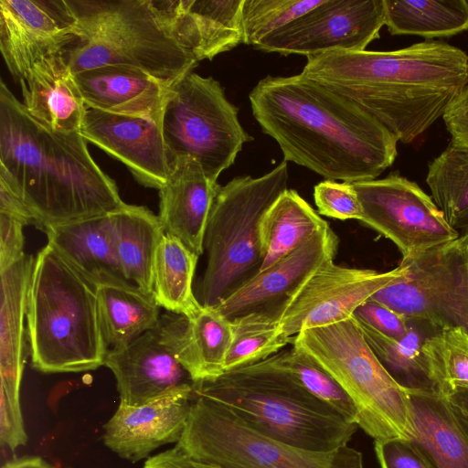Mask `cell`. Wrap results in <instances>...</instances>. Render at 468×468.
Returning <instances> with one entry per match:
<instances>
[{"mask_svg": "<svg viewBox=\"0 0 468 468\" xmlns=\"http://www.w3.org/2000/svg\"><path fill=\"white\" fill-rule=\"evenodd\" d=\"M231 323L233 339L227 355L225 372L265 360L293 340L279 332L277 321L264 316L250 314Z\"/></svg>", "mask_w": 468, "mask_h": 468, "instance_id": "obj_37", "label": "cell"}, {"mask_svg": "<svg viewBox=\"0 0 468 468\" xmlns=\"http://www.w3.org/2000/svg\"><path fill=\"white\" fill-rule=\"evenodd\" d=\"M26 319L33 367L43 373L94 370L104 365L96 289L47 244L31 272Z\"/></svg>", "mask_w": 468, "mask_h": 468, "instance_id": "obj_6", "label": "cell"}, {"mask_svg": "<svg viewBox=\"0 0 468 468\" xmlns=\"http://www.w3.org/2000/svg\"><path fill=\"white\" fill-rule=\"evenodd\" d=\"M292 344L342 387L356 409L358 427L367 435L375 441L412 437L409 392L378 358L354 316L305 329Z\"/></svg>", "mask_w": 468, "mask_h": 468, "instance_id": "obj_8", "label": "cell"}, {"mask_svg": "<svg viewBox=\"0 0 468 468\" xmlns=\"http://www.w3.org/2000/svg\"><path fill=\"white\" fill-rule=\"evenodd\" d=\"M302 75L342 95L410 144L442 118L468 84V55L442 40L389 51L307 58Z\"/></svg>", "mask_w": 468, "mask_h": 468, "instance_id": "obj_2", "label": "cell"}, {"mask_svg": "<svg viewBox=\"0 0 468 468\" xmlns=\"http://www.w3.org/2000/svg\"><path fill=\"white\" fill-rule=\"evenodd\" d=\"M380 468H430L417 449L407 440L375 441Z\"/></svg>", "mask_w": 468, "mask_h": 468, "instance_id": "obj_41", "label": "cell"}, {"mask_svg": "<svg viewBox=\"0 0 468 468\" xmlns=\"http://www.w3.org/2000/svg\"><path fill=\"white\" fill-rule=\"evenodd\" d=\"M422 352L437 394L468 389V333L462 327L436 330L423 343Z\"/></svg>", "mask_w": 468, "mask_h": 468, "instance_id": "obj_35", "label": "cell"}, {"mask_svg": "<svg viewBox=\"0 0 468 468\" xmlns=\"http://www.w3.org/2000/svg\"><path fill=\"white\" fill-rule=\"evenodd\" d=\"M269 361L290 375L304 389L338 412L346 420L357 424L356 409L342 387L315 361L294 348L281 350Z\"/></svg>", "mask_w": 468, "mask_h": 468, "instance_id": "obj_36", "label": "cell"}, {"mask_svg": "<svg viewBox=\"0 0 468 468\" xmlns=\"http://www.w3.org/2000/svg\"><path fill=\"white\" fill-rule=\"evenodd\" d=\"M80 133L117 159L143 186L160 189L171 174L161 118L86 108Z\"/></svg>", "mask_w": 468, "mask_h": 468, "instance_id": "obj_17", "label": "cell"}, {"mask_svg": "<svg viewBox=\"0 0 468 468\" xmlns=\"http://www.w3.org/2000/svg\"><path fill=\"white\" fill-rule=\"evenodd\" d=\"M78 42L72 72L102 66L141 69L171 88L198 63L177 40L155 0H65Z\"/></svg>", "mask_w": 468, "mask_h": 468, "instance_id": "obj_5", "label": "cell"}, {"mask_svg": "<svg viewBox=\"0 0 468 468\" xmlns=\"http://www.w3.org/2000/svg\"><path fill=\"white\" fill-rule=\"evenodd\" d=\"M2 468H62L55 466L39 456L15 458L6 462Z\"/></svg>", "mask_w": 468, "mask_h": 468, "instance_id": "obj_46", "label": "cell"}, {"mask_svg": "<svg viewBox=\"0 0 468 468\" xmlns=\"http://www.w3.org/2000/svg\"><path fill=\"white\" fill-rule=\"evenodd\" d=\"M101 330L108 349L122 348L160 322L159 305L151 294L129 282L96 289Z\"/></svg>", "mask_w": 468, "mask_h": 468, "instance_id": "obj_29", "label": "cell"}, {"mask_svg": "<svg viewBox=\"0 0 468 468\" xmlns=\"http://www.w3.org/2000/svg\"><path fill=\"white\" fill-rule=\"evenodd\" d=\"M35 259L25 255L1 270L0 407L21 410L20 384L24 366V325L27 298Z\"/></svg>", "mask_w": 468, "mask_h": 468, "instance_id": "obj_26", "label": "cell"}, {"mask_svg": "<svg viewBox=\"0 0 468 468\" xmlns=\"http://www.w3.org/2000/svg\"><path fill=\"white\" fill-rule=\"evenodd\" d=\"M444 397L458 424L468 437V389H455Z\"/></svg>", "mask_w": 468, "mask_h": 468, "instance_id": "obj_45", "label": "cell"}, {"mask_svg": "<svg viewBox=\"0 0 468 468\" xmlns=\"http://www.w3.org/2000/svg\"><path fill=\"white\" fill-rule=\"evenodd\" d=\"M261 131L283 161L329 180L377 179L397 157L398 138L349 99L301 73L267 76L249 94Z\"/></svg>", "mask_w": 468, "mask_h": 468, "instance_id": "obj_1", "label": "cell"}, {"mask_svg": "<svg viewBox=\"0 0 468 468\" xmlns=\"http://www.w3.org/2000/svg\"><path fill=\"white\" fill-rule=\"evenodd\" d=\"M176 446L194 460L223 468H364L362 453L348 445L331 452L301 449L255 430L228 407L197 395Z\"/></svg>", "mask_w": 468, "mask_h": 468, "instance_id": "obj_9", "label": "cell"}, {"mask_svg": "<svg viewBox=\"0 0 468 468\" xmlns=\"http://www.w3.org/2000/svg\"><path fill=\"white\" fill-rule=\"evenodd\" d=\"M288 179L282 161L261 176H236L219 186L204 238L207 262L197 294L202 306H218L260 272L264 261L261 223L288 188Z\"/></svg>", "mask_w": 468, "mask_h": 468, "instance_id": "obj_7", "label": "cell"}, {"mask_svg": "<svg viewBox=\"0 0 468 468\" xmlns=\"http://www.w3.org/2000/svg\"><path fill=\"white\" fill-rule=\"evenodd\" d=\"M314 199L319 215L340 220L363 218V210L353 184L325 179L314 186Z\"/></svg>", "mask_w": 468, "mask_h": 468, "instance_id": "obj_39", "label": "cell"}, {"mask_svg": "<svg viewBox=\"0 0 468 468\" xmlns=\"http://www.w3.org/2000/svg\"><path fill=\"white\" fill-rule=\"evenodd\" d=\"M338 245L337 235L329 225L324 226L214 308L230 322L250 314L278 322L303 283L334 261Z\"/></svg>", "mask_w": 468, "mask_h": 468, "instance_id": "obj_15", "label": "cell"}, {"mask_svg": "<svg viewBox=\"0 0 468 468\" xmlns=\"http://www.w3.org/2000/svg\"><path fill=\"white\" fill-rule=\"evenodd\" d=\"M238 112L218 80L194 72L184 76L170 88L161 118L170 165L190 156L217 182L244 144L253 140Z\"/></svg>", "mask_w": 468, "mask_h": 468, "instance_id": "obj_10", "label": "cell"}, {"mask_svg": "<svg viewBox=\"0 0 468 468\" xmlns=\"http://www.w3.org/2000/svg\"><path fill=\"white\" fill-rule=\"evenodd\" d=\"M413 434L409 441L430 468H468V437L444 396L408 391Z\"/></svg>", "mask_w": 468, "mask_h": 468, "instance_id": "obj_27", "label": "cell"}, {"mask_svg": "<svg viewBox=\"0 0 468 468\" xmlns=\"http://www.w3.org/2000/svg\"><path fill=\"white\" fill-rule=\"evenodd\" d=\"M352 184L363 210L360 222L392 241L402 261L416 259L461 236L432 197L398 172Z\"/></svg>", "mask_w": 468, "mask_h": 468, "instance_id": "obj_12", "label": "cell"}, {"mask_svg": "<svg viewBox=\"0 0 468 468\" xmlns=\"http://www.w3.org/2000/svg\"><path fill=\"white\" fill-rule=\"evenodd\" d=\"M356 319L373 352L401 387L408 391L437 394L430 377L422 346L426 338L438 329L426 322L410 320L407 334L396 339L381 334L362 320Z\"/></svg>", "mask_w": 468, "mask_h": 468, "instance_id": "obj_30", "label": "cell"}, {"mask_svg": "<svg viewBox=\"0 0 468 468\" xmlns=\"http://www.w3.org/2000/svg\"><path fill=\"white\" fill-rule=\"evenodd\" d=\"M451 143L468 149V84L452 101L442 116Z\"/></svg>", "mask_w": 468, "mask_h": 468, "instance_id": "obj_43", "label": "cell"}, {"mask_svg": "<svg viewBox=\"0 0 468 468\" xmlns=\"http://www.w3.org/2000/svg\"><path fill=\"white\" fill-rule=\"evenodd\" d=\"M401 262L405 275L370 298L409 320L468 333V233Z\"/></svg>", "mask_w": 468, "mask_h": 468, "instance_id": "obj_11", "label": "cell"}, {"mask_svg": "<svg viewBox=\"0 0 468 468\" xmlns=\"http://www.w3.org/2000/svg\"><path fill=\"white\" fill-rule=\"evenodd\" d=\"M110 214L48 225L42 229L48 245L95 289L130 282L118 261Z\"/></svg>", "mask_w": 468, "mask_h": 468, "instance_id": "obj_23", "label": "cell"}, {"mask_svg": "<svg viewBox=\"0 0 468 468\" xmlns=\"http://www.w3.org/2000/svg\"><path fill=\"white\" fill-rule=\"evenodd\" d=\"M0 180L20 198L35 225L112 213L125 203L115 182L93 160L80 133L40 123L0 82Z\"/></svg>", "mask_w": 468, "mask_h": 468, "instance_id": "obj_3", "label": "cell"}, {"mask_svg": "<svg viewBox=\"0 0 468 468\" xmlns=\"http://www.w3.org/2000/svg\"><path fill=\"white\" fill-rule=\"evenodd\" d=\"M353 316L381 334L396 339L403 337L410 327V320L406 316L371 298L357 307Z\"/></svg>", "mask_w": 468, "mask_h": 468, "instance_id": "obj_40", "label": "cell"}, {"mask_svg": "<svg viewBox=\"0 0 468 468\" xmlns=\"http://www.w3.org/2000/svg\"><path fill=\"white\" fill-rule=\"evenodd\" d=\"M193 398V385H190L141 406L120 403L103 426L104 444L121 458L134 463L165 444L177 443Z\"/></svg>", "mask_w": 468, "mask_h": 468, "instance_id": "obj_19", "label": "cell"}, {"mask_svg": "<svg viewBox=\"0 0 468 468\" xmlns=\"http://www.w3.org/2000/svg\"><path fill=\"white\" fill-rule=\"evenodd\" d=\"M159 324L193 382L213 379L225 372L233 326L216 308L202 306L189 317L166 312Z\"/></svg>", "mask_w": 468, "mask_h": 468, "instance_id": "obj_22", "label": "cell"}, {"mask_svg": "<svg viewBox=\"0 0 468 468\" xmlns=\"http://www.w3.org/2000/svg\"><path fill=\"white\" fill-rule=\"evenodd\" d=\"M391 35L451 37L468 30V0H384Z\"/></svg>", "mask_w": 468, "mask_h": 468, "instance_id": "obj_32", "label": "cell"}, {"mask_svg": "<svg viewBox=\"0 0 468 468\" xmlns=\"http://www.w3.org/2000/svg\"><path fill=\"white\" fill-rule=\"evenodd\" d=\"M166 184L159 189L158 218L165 233L176 237L198 257L204 251L208 216L220 185L190 156L171 164Z\"/></svg>", "mask_w": 468, "mask_h": 468, "instance_id": "obj_21", "label": "cell"}, {"mask_svg": "<svg viewBox=\"0 0 468 468\" xmlns=\"http://www.w3.org/2000/svg\"><path fill=\"white\" fill-rule=\"evenodd\" d=\"M19 84L32 117L56 133H80L87 106L64 53L36 63Z\"/></svg>", "mask_w": 468, "mask_h": 468, "instance_id": "obj_25", "label": "cell"}, {"mask_svg": "<svg viewBox=\"0 0 468 468\" xmlns=\"http://www.w3.org/2000/svg\"><path fill=\"white\" fill-rule=\"evenodd\" d=\"M426 183L448 224L468 233V149L450 143L429 163Z\"/></svg>", "mask_w": 468, "mask_h": 468, "instance_id": "obj_34", "label": "cell"}, {"mask_svg": "<svg viewBox=\"0 0 468 468\" xmlns=\"http://www.w3.org/2000/svg\"><path fill=\"white\" fill-rule=\"evenodd\" d=\"M193 393L217 401L255 430L314 452L348 445L359 428L314 397L269 359L193 382Z\"/></svg>", "mask_w": 468, "mask_h": 468, "instance_id": "obj_4", "label": "cell"}, {"mask_svg": "<svg viewBox=\"0 0 468 468\" xmlns=\"http://www.w3.org/2000/svg\"><path fill=\"white\" fill-rule=\"evenodd\" d=\"M322 0H243L245 43L254 47L318 5Z\"/></svg>", "mask_w": 468, "mask_h": 468, "instance_id": "obj_38", "label": "cell"}, {"mask_svg": "<svg viewBox=\"0 0 468 468\" xmlns=\"http://www.w3.org/2000/svg\"><path fill=\"white\" fill-rule=\"evenodd\" d=\"M406 272L402 262L385 272L328 262L288 303L278 321L279 332L294 337L305 329L346 320L364 302Z\"/></svg>", "mask_w": 468, "mask_h": 468, "instance_id": "obj_14", "label": "cell"}, {"mask_svg": "<svg viewBox=\"0 0 468 468\" xmlns=\"http://www.w3.org/2000/svg\"><path fill=\"white\" fill-rule=\"evenodd\" d=\"M197 260L178 239L164 235L153 271V296L160 307L186 317L200 310L192 287Z\"/></svg>", "mask_w": 468, "mask_h": 468, "instance_id": "obj_33", "label": "cell"}, {"mask_svg": "<svg viewBox=\"0 0 468 468\" xmlns=\"http://www.w3.org/2000/svg\"><path fill=\"white\" fill-rule=\"evenodd\" d=\"M326 225L296 190L287 188L269 207L261 223L264 261L260 271L294 250Z\"/></svg>", "mask_w": 468, "mask_h": 468, "instance_id": "obj_31", "label": "cell"}, {"mask_svg": "<svg viewBox=\"0 0 468 468\" xmlns=\"http://www.w3.org/2000/svg\"><path fill=\"white\" fill-rule=\"evenodd\" d=\"M118 261L127 281L153 295V271L165 233L158 216L144 206L124 204L110 214Z\"/></svg>", "mask_w": 468, "mask_h": 468, "instance_id": "obj_28", "label": "cell"}, {"mask_svg": "<svg viewBox=\"0 0 468 468\" xmlns=\"http://www.w3.org/2000/svg\"><path fill=\"white\" fill-rule=\"evenodd\" d=\"M19 219L0 212V267L5 269L25 256L23 227Z\"/></svg>", "mask_w": 468, "mask_h": 468, "instance_id": "obj_42", "label": "cell"}, {"mask_svg": "<svg viewBox=\"0 0 468 468\" xmlns=\"http://www.w3.org/2000/svg\"><path fill=\"white\" fill-rule=\"evenodd\" d=\"M77 40L65 0H0V50L16 82L38 61Z\"/></svg>", "mask_w": 468, "mask_h": 468, "instance_id": "obj_16", "label": "cell"}, {"mask_svg": "<svg viewBox=\"0 0 468 468\" xmlns=\"http://www.w3.org/2000/svg\"><path fill=\"white\" fill-rule=\"evenodd\" d=\"M104 365L114 375L120 403L127 406H141L193 385L159 324L129 345L109 349Z\"/></svg>", "mask_w": 468, "mask_h": 468, "instance_id": "obj_18", "label": "cell"}, {"mask_svg": "<svg viewBox=\"0 0 468 468\" xmlns=\"http://www.w3.org/2000/svg\"><path fill=\"white\" fill-rule=\"evenodd\" d=\"M144 468H223L202 462L187 456L176 446L165 450L158 454L149 457Z\"/></svg>", "mask_w": 468, "mask_h": 468, "instance_id": "obj_44", "label": "cell"}, {"mask_svg": "<svg viewBox=\"0 0 468 468\" xmlns=\"http://www.w3.org/2000/svg\"><path fill=\"white\" fill-rule=\"evenodd\" d=\"M383 26L384 0H322L253 48L306 58L333 51H361L379 37Z\"/></svg>", "mask_w": 468, "mask_h": 468, "instance_id": "obj_13", "label": "cell"}, {"mask_svg": "<svg viewBox=\"0 0 468 468\" xmlns=\"http://www.w3.org/2000/svg\"><path fill=\"white\" fill-rule=\"evenodd\" d=\"M87 107L122 115L162 118L170 88L126 66H102L74 74Z\"/></svg>", "mask_w": 468, "mask_h": 468, "instance_id": "obj_24", "label": "cell"}, {"mask_svg": "<svg viewBox=\"0 0 468 468\" xmlns=\"http://www.w3.org/2000/svg\"><path fill=\"white\" fill-rule=\"evenodd\" d=\"M172 32L198 62L245 43L243 0H155Z\"/></svg>", "mask_w": 468, "mask_h": 468, "instance_id": "obj_20", "label": "cell"}]
</instances>
